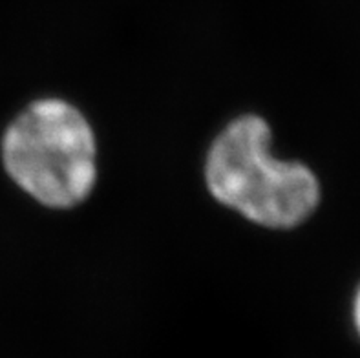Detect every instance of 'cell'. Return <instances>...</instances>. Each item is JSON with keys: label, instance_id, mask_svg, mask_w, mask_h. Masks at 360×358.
Masks as SVG:
<instances>
[{"label": "cell", "instance_id": "obj_3", "mask_svg": "<svg viewBox=\"0 0 360 358\" xmlns=\"http://www.w3.org/2000/svg\"><path fill=\"white\" fill-rule=\"evenodd\" d=\"M355 322H356V327H359V331H360V290H359V295H356V300H355Z\"/></svg>", "mask_w": 360, "mask_h": 358}, {"label": "cell", "instance_id": "obj_2", "mask_svg": "<svg viewBox=\"0 0 360 358\" xmlns=\"http://www.w3.org/2000/svg\"><path fill=\"white\" fill-rule=\"evenodd\" d=\"M9 176L46 207L86 200L96 183V139L84 115L60 99L33 103L8 128L2 145Z\"/></svg>", "mask_w": 360, "mask_h": 358}, {"label": "cell", "instance_id": "obj_1", "mask_svg": "<svg viewBox=\"0 0 360 358\" xmlns=\"http://www.w3.org/2000/svg\"><path fill=\"white\" fill-rule=\"evenodd\" d=\"M207 185L219 203L271 229L302 223L320 198L309 168L271 155V130L256 115L236 119L219 134L207 158Z\"/></svg>", "mask_w": 360, "mask_h": 358}]
</instances>
